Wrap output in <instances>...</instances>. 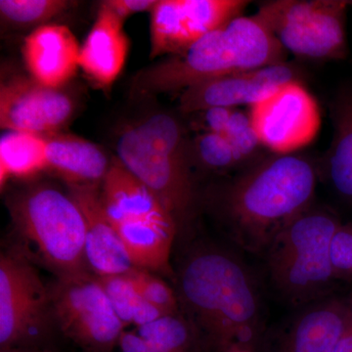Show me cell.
I'll return each instance as SVG.
<instances>
[{
    "label": "cell",
    "mask_w": 352,
    "mask_h": 352,
    "mask_svg": "<svg viewBox=\"0 0 352 352\" xmlns=\"http://www.w3.org/2000/svg\"><path fill=\"white\" fill-rule=\"evenodd\" d=\"M69 194L82 210L85 222V258L88 270L98 277L124 275L138 270L117 228L108 219L98 186L68 185Z\"/></svg>",
    "instance_id": "5bb4252c"
},
{
    "label": "cell",
    "mask_w": 352,
    "mask_h": 352,
    "mask_svg": "<svg viewBox=\"0 0 352 352\" xmlns=\"http://www.w3.org/2000/svg\"><path fill=\"white\" fill-rule=\"evenodd\" d=\"M52 316L62 333L87 352H112L126 327L91 272L57 277L50 289Z\"/></svg>",
    "instance_id": "ba28073f"
},
{
    "label": "cell",
    "mask_w": 352,
    "mask_h": 352,
    "mask_svg": "<svg viewBox=\"0 0 352 352\" xmlns=\"http://www.w3.org/2000/svg\"><path fill=\"white\" fill-rule=\"evenodd\" d=\"M333 117L335 133L324 175L333 193L352 206V87L344 88L338 95Z\"/></svg>",
    "instance_id": "44dd1931"
},
{
    "label": "cell",
    "mask_w": 352,
    "mask_h": 352,
    "mask_svg": "<svg viewBox=\"0 0 352 352\" xmlns=\"http://www.w3.org/2000/svg\"><path fill=\"white\" fill-rule=\"evenodd\" d=\"M333 352H352V309L344 335Z\"/></svg>",
    "instance_id": "1f68e13d"
},
{
    "label": "cell",
    "mask_w": 352,
    "mask_h": 352,
    "mask_svg": "<svg viewBox=\"0 0 352 352\" xmlns=\"http://www.w3.org/2000/svg\"><path fill=\"white\" fill-rule=\"evenodd\" d=\"M124 22L100 4L94 25L80 47V68L102 88L111 87L126 65L129 41Z\"/></svg>",
    "instance_id": "ac0fdd59"
},
{
    "label": "cell",
    "mask_w": 352,
    "mask_h": 352,
    "mask_svg": "<svg viewBox=\"0 0 352 352\" xmlns=\"http://www.w3.org/2000/svg\"><path fill=\"white\" fill-rule=\"evenodd\" d=\"M190 153L182 124L164 113L129 126L117 143L120 163L156 195L182 238L188 234L197 203Z\"/></svg>",
    "instance_id": "277c9868"
},
{
    "label": "cell",
    "mask_w": 352,
    "mask_h": 352,
    "mask_svg": "<svg viewBox=\"0 0 352 352\" xmlns=\"http://www.w3.org/2000/svg\"><path fill=\"white\" fill-rule=\"evenodd\" d=\"M118 347L120 352H162L161 349L155 346L149 340L141 337L134 329L124 330Z\"/></svg>",
    "instance_id": "4dcf8cb0"
},
{
    "label": "cell",
    "mask_w": 352,
    "mask_h": 352,
    "mask_svg": "<svg viewBox=\"0 0 352 352\" xmlns=\"http://www.w3.org/2000/svg\"><path fill=\"white\" fill-rule=\"evenodd\" d=\"M194 146L197 159L206 170L223 173L241 164L223 134L205 131L196 138Z\"/></svg>",
    "instance_id": "d4e9b609"
},
{
    "label": "cell",
    "mask_w": 352,
    "mask_h": 352,
    "mask_svg": "<svg viewBox=\"0 0 352 352\" xmlns=\"http://www.w3.org/2000/svg\"><path fill=\"white\" fill-rule=\"evenodd\" d=\"M71 97L32 78L15 76L0 87V126L9 131L55 134L73 116Z\"/></svg>",
    "instance_id": "7c38bea8"
},
{
    "label": "cell",
    "mask_w": 352,
    "mask_h": 352,
    "mask_svg": "<svg viewBox=\"0 0 352 352\" xmlns=\"http://www.w3.org/2000/svg\"><path fill=\"white\" fill-rule=\"evenodd\" d=\"M224 136L232 146L240 164L249 161L258 152L261 143L252 124L250 113L234 109Z\"/></svg>",
    "instance_id": "4316f807"
},
{
    "label": "cell",
    "mask_w": 352,
    "mask_h": 352,
    "mask_svg": "<svg viewBox=\"0 0 352 352\" xmlns=\"http://www.w3.org/2000/svg\"><path fill=\"white\" fill-rule=\"evenodd\" d=\"M113 226L138 270L160 273L175 280L170 258L177 236L176 226L147 221H124Z\"/></svg>",
    "instance_id": "ffe728a7"
},
{
    "label": "cell",
    "mask_w": 352,
    "mask_h": 352,
    "mask_svg": "<svg viewBox=\"0 0 352 352\" xmlns=\"http://www.w3.org/2000/svg\"><path fill=\"white\" fill-rule=\"evenodd\" d=\"M45 156L47 170L68 185L98 186L111 164L98 146L71 135H45Z\"/></svg>",
    "instance_id": "d6986e66"
},
{
    "label": "cell",
    "mask_w": 352,
    "mask_h": 352,
    "mask_svg": "<svg viewBox=\"0 0 352 352\" xmlns=\"http://www.w3.org/2000/svg\"><path fill=\"white\" fill-rule=\"evenodd\" d=\"M318 171L300 155L258 162L220 187L214 210L226 242L261 258L289 222L314 205Z\"/></svg>",
    "instance_id": "7a4b0ae2"
},
{
    "label": "cell",
    "mask_w": 352,
    "mask_h": 352,
    "mask_svg": "<svg viewBox=\"0 0 352 352\" xmlns=\"http://www.w3.org/2000/svg\"><path fill=\"white\" fill-rule=\"evenodd\" d=\"M157 0H107L102 2V6L107 7L113 11L120 19L126 20L129 16L133 14L151 12Z\"/></svg>",
    "instance_id": "f1b7e54d"
},
{
    "label": "cell",
    "mask_w": 352,
    "mask_h": 352,
    "mask_svg": "<svg viewBox=\"0 0 352 352\" xmlns=\"http://www.w3.org/2000/svg\"><path fill=\"white\" fill-rule=\"evenodd\" d=\"M346 0H277L259 7L261 21L285 51L311 60H339L347 52Z\"/></svg>",
    "instance_id": "52a82bcc"
},
{
    "label": "cell",
    "mask_w": 352,
    "mask_h": 352,
    "mask_svg": "<svg viewBox=\"0 0 352 352\" xmlns=\"http://www.w3.org/2000/svg\"><path fill=\"white\" fill-rule=\"evenodd\" d=\"M97 278L126 329L129 326L139 327L164 316L143 298L129 274Z\"/></svg>",
    "instance_id": "603a6c76"
},
{
    "label": "cell",
    "mask_w": 352,
    "mask_h": 352,
    "mask_svg": "<svg viewBox=\"0 0 352 352\" xmlns=\"http://www.w3.org/2000/svg\"><path fill=\"white\" fill-rule=\"evenodd\" d=\"M286 51L254 16H239L214 30L186 52L157 62L134 78L133 94L153 95L186 88L240 72L285 62Z\"/></svg>",
    "instance_id": "3957f363"
},
{
    "label": "cell",
    "mask_w": 352,
    "mask_h": 352,
    "mask_svg": "<svg viewBox=\"0 0 352 352\" xmlns=\"http://www.w3.org/2000/svg\"><path fill=\"white\" fill-rule=\"evenodd\" d=\"M244 0H157L151 10L150 57L186 52L208 34L242 16Z\"/></svg>",
    "instance_id": "30bf717a"
},
{
    "label": "cell",
    "mask_w": 352,
    "mask_h": 352,
    "mask_svg": "<svg viewBox=\"0 0 352 352\" xmlns=\"http://www.w3.org/2000/svg\"><path fill=\"white\" fill-rule=\"evenodd\" d=\"M129 275L143 298L162 314H175L180 311L175 289L163 279L145 270H138Z\"/></svg>",
    "instance_id": "484cf974"
},
{
    "label": "cell",
    "mask_w": 352,
    "mask_h": 352,
    "mask_svg": "<svg viewBox=\"0 0 352 352\" xmlns=\"http://www.w3.org/2000/svg\"><path fill=\"white\" fill-rule=\"evenodd\" d=\"M1 352H32V351H23V349H12V351H1Z\"/></svg>",
    "instance_id": "d6a6232c"
},
{
    "label": "cell",
    "mask_w": 352,
    "mask_h": 352,
    "mask_svg": "<svg viewBox=\"0 0 352 352\" xmlns=\"http://www.w3.org/2000/svg\"><path fill=\"white\" fill-rule=\"evenodd\" d=\"M340 224L333 212L312 205L275 236L261 258L266 284L282 302L298 308L333 293L330 245Z\"/></svg>",
    "instance_id": "5b68a950"
},
{
    "label": "cell",
    "mask_w": 352,
    "mask_h": 352,
    "mask_svg": "<svg viewBox=\"0 0 352 352\" xmlns=\"http://www.w3.org/2000/svg\"><path fill=\"white\" fill-rule=\"evenodd\" d=\"M352 296L333 294L295 308L284 329L282 352H333L346 330Z\"/></svg>",
    "instance_id": "9a60e30c"
},
{
    "label": "cell",
    "mask_w": 352,
    "mask_h": 352,
    "mask_svg": "<svg viewBox=\"0 0 352 352\" xmlns=\"http://www.w3.org/2000/svg\"><path fill=\"white\" fill-rule=\"evenodd\" d=\"M330 261L337 279L352 277V224H340L330 245Z\"/></svg>",
    "instance_id": "83f0119b"
},
{
    "label": "cell",
    "mask_w": 352,
    "mask_h": 352,
    "mask_svg": "<svg viewBox=\"0 0 352 352\" xmlns=\"http://www.w3.org/2000/svg\"><path fill=\"white\" fill-rule=\"evenodd\" d=\"M52 315L46 289L29 259L19 252L0 256V349H23L43 342Z\"/></svg>",
    "instance_id": "9c48e42d"
},
{
    "label": "cell",
    "mask_w": 352,
    "mask_h": 352,
    "mask_svg": "<svg viewBox=\"0 0 352 352\" xmlns=\"http://www.w3.org/2000/svg\"><path fill=\"white\" fill-rule=\"evenodd\" d=\"M73 4L66 0H1L0 14L11 24L31 25L56 17Z\"/></svg>",
    "instance_id": "cb8c5ba5"
},
{
    "label": "cell",
    "mask_w": 352,
    "mask_h": 352,
    "mask_svg": "<svg viewBox=\"0 0 352 352\" xmlns=\"http://www.w3.org/2000/svg\"><path fill=\"white\" fill-rule=\"evenodd\" d=\"M100 195L104 210L113 224L147 221L176 226L175 219L156 195L132 175L118 157L111 162L102 182Z\"/></svg>",
    "instance_id": "e0dca14e"
},
{
    "label": "cell",
    "mask_w": 352,
    "mask_h": 352,
    "mask_svg": "<svg viewBox=\"0 0 352 352\" xmlns=\"http://www.w3.org/2000/svg\"><path fill=\"white\" fill-rule=\"evenodd\" d=\"M47 170L45 136L9 131L0 141V185L12 178L28 179Z\"/></svg>",
    "instance_id": "7402d4cb"
},
{
    "label": "cell",
    "mask_w": 352,
    "mask_h": 352,
    "mask_svg": "<svg viewBox=\"0 0 352 352\" xmlns=\"http://www.w3.org/2000/svg\"><path fill=\"white\" fill-rule=\"evenodd\" d=\"M249 113L261 145L277 155L311 143L321 124L318 104L300 82L285 85Z\"/></svg>",
    "instance_id": "8fae6325"
},
{
    "label": "cell",
    "mask_w": 352,
    "mask_h": 352,
    "mask_svg": "<svg viewBox=\"0 0 352 352\" xmlns=\"http://www.w3.org/2000/svg\"><path fill=\"white\" fill-rule=\"evenodd\" d=\"M293 82H298V71L293 65L287 62L270 65L192 85L183 90L179 108L182 113H195L210 108L252 107Z\"/></svg>",
    "instance_id": "4fadbf2b"
},
{
    "label": "cell",
    "mask_w": 352,
    "mask_h": 352,
    "mask_svg": "<svg viewBox=\"0 0 352 352\" xmlns=\"http://www.w3.org/2000/svg\"><path fill=\"white\" fill-rule=\"evenodd\" d=\"M233 110V108L217 107L200 112L203 115V124L206 132H214L224 135Z\"/></svg>",
    "instance_id": "f546056e"
},
{
    "label": "cell",
    "mask_w": 352,
    "mask_h": 352,
    "mask_svg": "<svg viewBox=\"0 0 352 352\" xmlns=\"http://www.w3.org/2000/svg\"><path fill=\"white\" fill-rule=\"evenodd\" d=\"M80 47L66 25H43L25 38L23 55L32 80L60 89L80 68Z\"/></svg>",
    "instance_id": "2e32d148"
},
{
    "label": "cell",
    "mask_w": 352,
    "mask_h": 352,
    "mask_svg": "<svg viewBox=\"0 0 352 352\" xmlns=\"http://www.w3.org/2000/svg\"><path fill=\"white\" fill-rule=\"evenodd\" d=\"M231 352H252V351H234Z\"/></svg>",
    "instance_id": "836d02e7"
},
{
    "label": "cell",
    "mask_w": 352,
    "mask_h": 352,
    "mask_svg": "<svg viewBox=\"0 0 352 352\" xmlns=\"http://www.w3.org/2000/svg\"><path fill=\"white\" fill-rule=\"evenodd\" d=\"M8 210L25 258L39 261L57 277L90 272L85 219L69 193L38 185L11 197Z\"/></svg>",
    "instance_id": "8992f818"
},
{
    "label": "cell",
    "mask_w": 352,
    "mask_h": 352,
    "mask_svg": "<svg viewBox=\"0 0 352 352\" xmlns=\"http://www.w3.org/2000/svg\"><path fill=\"white\" fill-rule=\"evenodd\" d=\"M245 256L226 241H198L178 264L175 282L180 310L210 351L252 352L265 335L263 282Z\"/></svg>",
    "instance_id": "6da1fadb"
}]
</instances>
